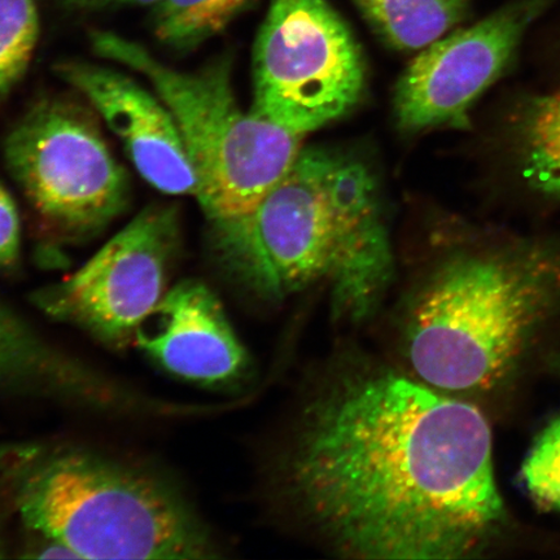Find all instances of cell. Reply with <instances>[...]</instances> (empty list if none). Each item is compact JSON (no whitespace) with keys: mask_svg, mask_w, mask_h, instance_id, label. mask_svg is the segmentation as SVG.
<instances>
[{"mask_svg":"<svg viewBox=\"0 0 560 560\" xmlns=\"http://www.w3.org/2000/svg\"><path fill=\"white\" fill-rule=\"evenodd\" d=\"M20 520L79 559L207 560L212 534L165 476L82 446H0Z\"/></svg>","mask_w":560,"mask_h":560,"instance_id":"obj_3","label":"cell"},{"mask_svg":"<svg viewBox=\"0 0 560 560\" xmlns=\"http://www.w3.org/2000/svg\"><path fill=\"white\" fill-rule=\"evenodd\" d=\"M3 545H2V536H0V558L3 557Z\"/></svg>","mask_w":560,"mask_h":560,"instance_id":"obj_19","label":"cell"},{"mask_svg":"<svg viewBox=\"0 0 560 560\" xmlns=\"http://www.w3.org/2000/svg\"><path fill=\"white\" fill-rule=\"evenodd\" d=\"M179 243L178 207H147L73 275L33 292L32 303L48 318L122 352L136 347L171 289Z\"/></svg>","mask_w":560,"mask_h":560,"instance_id":"obj_8","label":"cell"},{"mask_svg":"<svg viewBox=\"0 0 560 560\" xmlns=\"http://www.w3.org/2000/svg\"><path fill=\"white\" fill-rule=\"evenodd\" d=\"M136 346L164 373L179 381L223 387L243 380L247 350L215 293L198 279H184L165 293Z\"/></svg>","mask_w":560,"mask_h":560,"instance_id":"obj_11","label":"cell"},{"mask_svg":"<svg viewBox=\"0 0 560 560\" xmlns=\"http://www.w3.org/2000/svg\"><path fill=\"white\" fill-rule=\"evenodd\" d=\"M546 293L545 278L529 266L455 258L418 293L406 318L411 376L443 394L492 388L520 355Z\"/></svg>","mask_w":560,"mask_h":560,"instance_id":"obj_4","label":"cell"},{"mask_svg":"<svg viewBox=\"0 0 560 560\" xmlns=\"http://www.w3.org/2000/svg\"><path fill=\"white\" fill-rule=\"evenodd\" d=\"M39 34L37 0H0V104L30 70Z\"/></svg>","mask_w":560,"mask_h":560,"instance_id":"obj_14","label":"cell"},{"mask_svg":"<svg viewBox=\"0 0 560 560\" xmlns=\"http://www.w3.org/2000/svg\"><path fill=\"white\" fill-rule=\"evenodd\" d=\"M284 488L306 527L355 559L464 558L503 514L486 418L388 369L350 371L314 398Z\"/></svg>","mask_w":560,"mask_h":560,"instance_id":"obj_1","label":"cell"},{"mask_svg":"<svg viewBox=\"0 0 560 560\" xmlns=\"http://www.w3.org/2000/svg\"><path fill=\"white\" fill-rule=\"evenodd\" d=\"M90 44L100 58L142 74L170 108L198 177L195 199L209 221L248 213L303 150V137L242 109L228 60L185 72L116 33L93 31Z\"/></svg>","mask_w":560,"mask_h":560,"instance_id":"obj_5","label":"cell"},{"mask_svg":"<svg viewBox=\"0 0 560 560\" xmlns=\"http://www.w3.org/2000/svg\"><path fill=\"white\" fill-rule=\"evenodd\" d=\"M62 7L79 12H96L121 7H156L161 0H59Z\"/></svg>","mask_w":560,"mask_h":560,"instance_id":"obj_18","label":"cell"},{"mask_svg":"<svg viewBox=\"0 0 560 560\" xmlns=\"http://www.w3.org/2000/svg\"><path fill=\"white\" fill-rule=\"evenodd\" d=\"M359 44L326 0H270L254 52L255 115L304 137L362 100Z\"/></svg>","mask_w":560,"mask_h":560,"instance_id":"obj_7","label":"cell"},{"mask_svg":"<svg viewBox=\"0 0 560 560\" xmlns=\"http://www.w3.org/2000/svg\"><path fill=\"white\" fill-rule=\"evenodd\" d=\"M247 0H161L153 18L160 44L185 52L225 30Z\"/></svg>","mask_w":560,"mask_h":560,"instance_id":"obj_13","label":"cell"},{"mask_svg":"<svg viewBox=\"0 0 560 560\" xmlns=\"http://www.w3.org/2000/svg\"><path fill=\"white\" fill-rule=\"evenodd\" d=\"M381 39L398 51H420L466 16L470 0H352Z\"/></svg>","mask_w":560,"mask_h":560,"instance_id":"obj_12","label":"cell"},{"mask_svg":"<svg viewBox=\"0 0 560 560\" xmlns=\"http://www.w3.org/2000/svg\"><path fill=\"white\" fill-rule=\"evenodd\" d=\"M210 223L222 268L264 300L282 301L327 282L334 312L361 322L394 278L374 175L339 152L301 150L254 209Z\"/></svg>","mask_w":560,"mask_h":560,"instance_id":"obj_2","label":"cell"},{"mask_svg":"<svg viewBox=\"0 0 560 560\" xmlns=\"http://www.w3.org/2000/svg\"><path fill=\"white\" fill-rule=\"evenodd\" d=\"M3 155L52 242L94 240L130 207V175L81 105L62 100L33 104L7 135Z\"/></svg>","mask_w":560,"mask_h":560,"instance_id":"obj_6","label":"cell"},{"mask_svg":"<svg viewBox=\"0 0 560 560\" xmlns=\"http://www.w3.org/2000/svg\"><path fill=\"white\" fill-rule=\"evenodd\" d=\"M21 255V220L12 195L0 184V269L15 268Z\"/></svg>","mask_w":560,"mask_h":560,"instance_id":"obj_17","label":"cell"},{"mask_svg":"<svg viewBox=\"0 0 560 560\" xmlns=\"http://www.w3.org/2000/svg\"><path fill=\"white\" fill-rule=\"evenodd\" d=\"M522 476L541 506L560 511V416L546 427L525 458Z\"/></svg>","mask_w":560,"mask_h":560,"instance_id":"obj_16","label":"cell"},{"mask_svg":"<svg viewBox=\"0 0 560 560\" xmlns=\"http://www.w3.org/2000/svg\"><path fill=\"white\" fill-rule=\"evenodd\" d=\"M0 312H2V306H0Z\"/></svg>","mask_w":560,"mask_h":560,"instance_id":"obj_20","label":"cell"},{"mask_svg":"<svg viewBox=\"0 0 560 560\" xmlns=\"http://www.w3.org/2000/svg\"><path fill=\"white\" fill-rule=\"evenodd\" d=\"M545 2L521 0L420 50L396 86L398 126L406 132L466 128L468 110L499 80Z\"/></svg>","mask_w":560,"mask_h":560,"instance_id":"obj_9","label":"cell"},{"mask_svg":"<svg viewBox=\"0 0 560 560\" xmlns=\"http://www.w3.org/2000/svg\"><path fill=\"white\" fill-rule=\"evenodd\" d=\"M527 175L540 190L560 196V90L542 97L532 110Z\"/></svg>","mask_w":560,"mask_h":560,"instance_id":"obj_15","label":"cell"},{"mask_svg":"<svg viewBox=\"0 0 560 560\" xmlns=\"http://www.w3.org/2000/svg\"><path fill=\"white\" fill-rule=\"evenodd\" d=\"M55 73L91 104L142 178L160 192L196 198L198 177L166 104L130 75L88 61L59 62Z\"/></svg>","mask_w":560,"mask_h":560,"instance_id":"obj_10","label":"cell"}]
</instances>
